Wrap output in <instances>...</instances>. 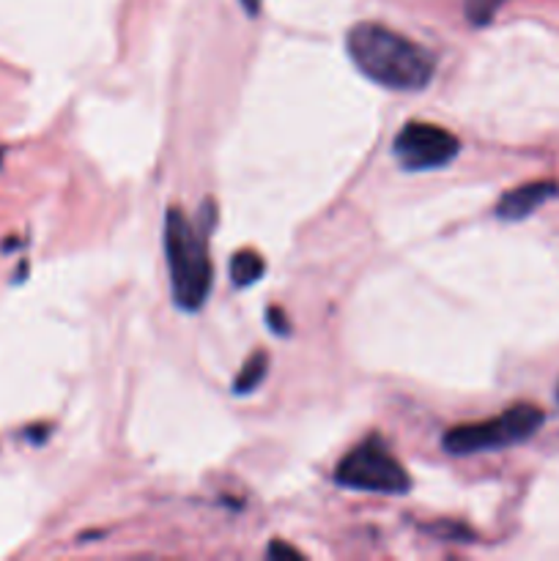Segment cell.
Masks as SVG:
<instances>
[{"mask_svg":"<svg viewBox=\"0 0 559 561\" xmlns=\"http://www.w3.org/2000/svg\"><path fill=\"white\" fill-rule=\"evenodd\" d=\"M269 557H272V559H277V557L305 559V553L296 551V548H290V546H283V542H272V548H269Z\"/></svg>","mask_w":559,"mask_h":561,"instance_id":"cell-10","label":"cell"},{"mask_svg":"<svg viewBox=\"0 0 559 561\" xmlns=\"http://www.w3.org/2000/svg\"><path fill=\"white\" fill-rule=\"evenodd\" d=\"M266 370H269V354L266 351H255V354L244 362V367H241L239 376H236L233 392L236 394L255 392V389L261 387L263 378H266Z\"/></svg>","mask_w":559,"mask_h":561,"instance_id":"cell-7","label":"cell"},{"mask_svg":"<svg viewBox=\"0 0 559 561\" xmlns=\"http://www.w3.org/2000/svg\"><path fill=\"white\" fill-rule=\"evenodd\" d=\"M507 0H464V14L471 25H488Z\"/></svg>","mask_w":559,"mask_h":561,"instance_id":"cell-9","label":"cell"},{"mask_svg":"<svg viewBox=\"0 0 559 561\" xmlns=\"http://www.w3.org/2000/svg\"><path fill=\"white\" fill-rule=\"evenodd\" d=\"M263 257L258 255V252H239V255H233V261H230V279H233V285H239V288H247V285L258 283V279L263 277Z\"/></svg>","mask_w":559,"mask_h":561,"instance_id":"cell-8","label":"cell"},{"mask_svg":"<svg viewBox=\"0 0 559 561\" xmlns=\"http://www.w3.org/2000/svg\"><path fill=\"white\" fill-rule=\"evenodd\" d=\"M345 47L367 80L392 91H422L436 71L431 49L378 22H360L351 27Z\"/></svg>","mask_w":559,"mask_h":561,"instance_id":"cell-1","label":"cell"},{"mask_svg":"<svg viewBox=\"0 0 559 561\" xmlns=\"http://www.w3.org/2000/svg\"><path fill=\"white\" fill-rule=\"evenodd\" d=\"M164 255L170 268V290L181 310L203 307L212 290V261H208L206 233L195 228L181 208L164 214Z\"/></svg>","mask_w":559,"mask_h":561,"instance_id":"cell-2","label":"cell"},{"mask_svg":"<svg viewBox=\"0 0 559 561\" xmlns=\"http://www.w3.org/2000/svg\"><path fill=\"white\" fill-rule=\"evenodd\" d=\"M543 411L537 405L521 403L507 409L493 420L475 422V425H460L444 433L442 444L449 455H475L488 449H504L513 444L526 442L535 436L543 425Z\"/></svg>","mask_w":559,"mask_h":561,"instance_id":"cell-3","label":"cell"},{"mask_svg":"<svg viewBox=\"0 0 559 561\" xmlns=\"http://www.w3.org/2000/svg\"><path fill=\"white\" fill-rule=\"evenodd\" d=\"M334 482L349 491L384 493V496H403L411 488L406 469L378 436L365 438L340 460L334 469Z\"/></svg>","mask_w":559,"mask_h":561,"instance_id":"cell-4","label":"cell"},{"mask_svg":"<svg viewBox=\"0 0 559 561\" xmlns=\"http://www.w3.org/2000/svg\"><path fill=\"white\" fill-rule=\"evenodd\" d=\"M559 195V184L554 181H535V184H524L518 190L507 192V195L499 201L497 214L507 222H518V219H526L529 214H535L537 208L546 201Z\"/></svg>","mask_w":559,"mask_h":561,"instance_id":"cell-6","label":"cell"},{"mask_svg":"<svg viewBox=\"0 0 559 561\" xmlns=\"http://www.w3.org/2000/svg\"><path fill=\"white\" fill-rule=\"evenodd\" d=\"M557 394H559V389H557Z\"/></svg>","mask_w":559,"mask_h":561,"instance_id":"cell-12","label":"cell"},{"mask_svg":"<svg viewBox=\"0 0 559 561\" xmlns=\"http://www.w3.org/2000/svg\"><path fill=\"white\" fill-rule=\"evenodd\" d=\"M460 151V142L453 131L436 124L411 121L395 137L392 153L403 170H433L453 162Z\"/></svg>","mask_w":559,"mask_h":561,"instance_id":"cell-5","label":"cell"},{"mask_svg":"<svg viewBox=\"0 0 559 561\" xmlns=\"http://www.w3.org/2000/svg\"><path fill=\"white\" fill-rule=\"evenodd\" d=\"M241 5H244L250 16H255L258 11H261V0H241Z\"/></svg>","mask_w":559,"mask_h":561,"instance_id":"cell-11","label":"cell"}]
</instances>
